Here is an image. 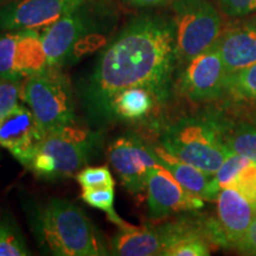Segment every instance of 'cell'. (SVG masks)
<instances>
[{
	"label": "cell",
	"mask_w": 256,
	"mask_h": 256,
	"mask_svg": "<svg viewBox=\"0 0 256 256\" xmlns=\"http://www.w3.org/2000/svg\"><path fill=\"white\" fill-rule=\"evenodd\" d=\"M178 66L176 26L171 14L144 12L130 19L98 56L80 87V98L90 121H110L112 100L124 89L142 87L156 102L170 98Z\"/></svg>",
	"instance_id": "6da1fadb"
},
{
	"label": "cell",
	"mask_w": 256,
	"mask_h": 256,
	"mask_svg": "<svg viewBox=\"0 0 256 256\" xmlns=\"http://www.w3.org/2000/svg\"><path fill=\"white\" fill-rule=\"evenodd\" d=\"M28 226L43 252L55 256H107L101 230L78 204L60 198L24 203Z\"/></svg>",
	"instance_id": "7a4b0ae2"
},
{
	"label": "cell",
	"mask_w": 256,
	"mask_h": 256,
	"mask_svg": "<svg viewBox=\"0 0 256 256\" xmlns=\"http://www.w3.org/2000/svg\"><path fill=\"white\" fill-rule=\"evenodd\" d=\"M119 22L113 0H84L42 32L48 66L62 68L107 43Z\"/></svg>",
	"instance_id": "3957f363"
},
{
	"label": "cell",
	"mask_w": 256,
	"mask_h": 256,
	"mask_svg": "<svg viewBox=\"0 0 256 256\" xmlns=\"http://www.w3.org/2000/svg\"><path fill=\"white\" fill-rule=\"evenodd\" d=\"M229 120L217 113L179 118L160 136L162 148L171 156L215 174L232 154L226 145Z\"/></svg>",
	"instance_id": "277c9868"
},
{
	"label": "cell",
	"mask_w": 256,
	"mask_h": 256,
	"mask_svg": "<svg viewBox=\"0 0 256 256\" xmlns=\"http://www.w3.org/2000/svg\"><path fill=\"white\" fill-rule=\"evenodd\" d=\"M100 133L74 124L46 134L37 146L28 168L38 178H69L87 165L100 144Z\"/></svg>",
	"instance_id": "5b68a950"
},
{
	"label": "cell",
	"mask_w": 256,
	"mask_h": 256,
	"mask_svg": "<svg viewBox=\"0 0 256 256\" xmlns=\"http://www.w3.org/2000/svg\"><path fill=\"white\" fill-rule=\"evenodd\" d=\"M22 101L34 113L46 136L75 124L72 84L60 68L48 66L25 78Z\"/></svg>",
	"instance_id": "8992f818"
},
{
	"label": "cell",
	"mask_w": 256,
	"mask_h": 256,
	"mask_svg": "<svg viewBox=\"0 0 256 256\" xmlns=\"http://www.w3.org/2000/svg\"><path fill=\"white\" fill-rule=\"evenodd\" d=\"M171 11L178 64L184 66L216 43L222 34V18L209 0H174Z\"/></svg>",
	"instance_id": "52a82bcc"
},
{
	"label": "cell",
	"mask_w": 256,
	"mask_h": 256,
	"mask_svg": "<svg viewBox=\"0 0 256 256\" xmlns=\"http://www.w3.org/2000/svg\"><path fill=\"white\" fill-rule=\"evenodd\" d=\"M183 66L179 75V90L190 101H214L226 94L229 72L217 42Z\"/></svg>",
	"instance_id": "ba28073f"
},
{
	"label": "cell",
	"mask_w": 256,
	"mask_h": 256,
	"mask_svg": "<svg viewBox=\"0 0 256 256\" xmlns=\"http://www.w3.org/2000/svg\"><path fill=\"white\" fill-rule=\"evenodd\" d=\"M48 66L38 30L0 32V78L24 81Z\"/></svg>",
	"instance_id": "9c48e42d"
},
{
	"label": "cell",
	"mask_w": 256,
	"mask_h": 256,
	"mask_svg": "<svg viewBox=\"0 0 256 256\" xmlns=\"http://www.w3.org/2000/svg\"><path fill=\"white\" fill-rule=\"evenodd\" d=\"M108 159L124 188L134 194L146 190L152 170L162 166L156 150L132 133L112 142L108 147Z\"/></svg>",
	"instance_id": "30bf717a"
},
{
	"label": "cell",
	"mask_w": 256,
	"mask_h": 256,
	"mask_svg": "<svg viewBox=\"0 0 256 256\" xmlns=\"http://www.w3.org/2000/svg\"><path fill=\"white\" fill-rule=\"evenodd\" d=\"M216 202L217 222L206 223L210 240L234 249L254 222L256 204L232 188H222Z\"/></svg>",
	"instance_id": "8fae6325"
},
{
	"label": "cell",
	"mask_w": 256,
	"mask_h": 256,
	"mask_svg": "<svg viewBox=\"0 0 256 256\" xmlns=\"http://www.w3.org/2000/svg\"><path fill=\"white\" fill-rule=\"evenodd\" d=\"M84 0H16L0 8V32L38 30L62 18Z\"/></svg>",
	"instance_id": "7c38bea8"
},
{
	"label": "cell",
	"mask_w": 256,
	"mask_h": 256,
	"mask_svg": "<svg viewBox=\"0 0 256 256\" xmlns=\"http://www.w3.org/2000/svg\"><path fill=\"white\" fill-rule=\"evenodd\" d=\"M146 190L147 209L151 220H162L204 206V200L185 190L164 166L152 170Z\"/></svg>",
	"instance_id": "4fadbf2b"
},
{
	"label": "cell",
	"mask_w": 256,
	"mask_h": 256,
	"mask_svg": "<svg viewBox=\"0 0 256 256\" xmlns=\"http://www.w3.org/2000/svg\"><path fill=\"white\" fill-rule=\"evenodd\" d=\"M44 136L46 133L28 106L19 104L0 120V146L8 150L24 168L30 164Z\"/></svg>",
	"instance_id": "5bb4252c"
},
{
	"label": "cell",
	"mask_w": 256,
	"mask_h": 256,
	"mask_svg": "<svg viewBox=\"0 0 256 256\" xmlns=\"http://www.w3.org/2000/svg\"><path fill=\"white\" fill-rule=\"evenodd\" d=\"M217 46L229 74L256 63V14L222 32Z\"/></svg>",
	"instance_id": "9a60e30c"
},
{
	"label": "cell",
	"mask_w": 256,
	"mask_h": 256,
	"mask_svg": "<svg viewBox=\"0 0 256 256\" xmlns=\"http://www.w3.org/2000/svg\"><path fill=\"white\" fill-rule=\"evenodd\" d=\"M164 248L160 256H208L211 240L206 224L196 226L188 220H176L162 226Z\"/></svg>",
	"instance_id": "2e32d148"
},
{
	"label": "cell",
	"mask_w": 256,
	"mask_h": 256,
	"mask_svg": "<svg viewBox=\"0 0 256 256\" xmlns=\"http://www.w3.org/2000/svg\"><path fill=\"white\" fill-rule=\"evenodd\" d=\"M156 153L160 165L164 166L185 190L203 200H217L222 188L215 174L182 162L162 148L156 150Z\"/></svg>",
	"instance_id": "e0dca14e"
},
{
	"label": "cell",
	"mask_w": 256,
	"mask_h": 256,
	"mask_svg": "<svg viewBox=\"0 0 256 256\" xmlns=\"http://www.w3.org/2000/svg\"><path fill=\"white\" fill-rule=\"evenodd\" d=\"M164 248L162 226H134L127 224L110 241V255L153 256L160 255Z\"/></svg>",
	"instance_id": "ac0fdd59"
},
{
	"label": "cell",
	"mask_w": 256,
	"mask_h": 256,
	"mask_svg": "<svg viewBox=\"0 0 256 256\" xmlns=\"http://www.w3.org/2000/svg\"><path fill=\"white\" fill-rule=\"evenodd\" d=\"M220 188L238 190L256 204V164L244 156L232 153L215 174Z\"/></svg>",
	"instance_id": "d6986e66"
},
{
	"label": "cell",
	"mask_w": 256,
	"mask_h": 256,
	"mask_svg": "<svg viewBox=\"0 0 256 256\" xmlns=\"http://www.w3.org/2000/svg\"><path fill=\"white\" fill-rule=\"evenodd\" d=\"M154 104V98L146 88L124 89L112 100L110 120H140L151 112Z\"/></svg>",
	"instance_id": "ffe728a7"
},
{
	"label": "cell",
	"mask_w": 256,
	"mask_h": 256,
	"mask_svg": "<svg viewBox=\"0 0 256 256\" xmlns=\"http://www.w3.org/2000/svg\"><path fill=\"white\" fill-rule=\"evenodd\" d=\"M31 255L17 220L8 211H0V256Z\"/></svg>",
	"instance_id": "44dd1931"
},
{
	"label": "cell",
	"mask_w": 256,
	"mask_h": 256,
	"mask_svg": "<svg viewBox=\"0 0 256 256\" xmlns=\"http://www.w3.org/2000/svg\"><path fill=\"white\" fill-rule=\"evenodd\" d=\"M226 145L232 153L244 156L256 164V124L229 121Z\"/></svg>",
	"instance_id": "7402d4cb"
},
{
	"label": "cell",
	"mask_w": 256,
	"mask_h": 256,
	"mask_svg": "<svg viewBox=\"0 0 256 256\" xmlns=\"http://www.w3.org/2000/svg\"><path fill=\"white\" fill-rule=\"evenodd\" d=\"M226 94L235 100L256 104V63L229 74Z\"/></svg>",
	"instance_id": "603a6c76"
},
{
	"label": "cell",
	"mask_w": 256,
	"mask_h": 256,
	"mask_svg": "<svg viewBox=\"0 0 256 256\" xmlns=\"http://www.w3.org/2000/svg\"><path fill=\"white\" fill-rule=\"evenodd\" d=\"M82 200L86 204L95 209L102 210L106 212L108 220L112 223L116 224L119 228H124L127 226V222L118 215L114 208V188H82L81 194Z\"/></svg>",
	"instance_id": "cb8c5ba5"
},
{
	"label": "cell",
	"mask_w": 256,
	"mask_h": 256,
	"mask_svg": "<svg viewBox=\"0 0 256 256\" xmlns=\"http://www.w3.org/2000/svg\"><path fill=\"white\" fill-rule=\"evenodd\" d=\"M23 81L0 78V120L11 113L22 100Z\"/></svg>",
	"instance_id": "d4e9b609"
},
{
	"label": "cell",
	"mask_w": 256,
	"mask_h": 256,
	"mask_svg": "<svg viewBox=\"0 0 256 256\" xmlns=\"http://www.w3.org/2000/svg\"><path fill=\"white\" fill-rule=\"evenodd\" d=\"M78 184L82 188H114L115 182L107 166L100 168H86L76 174Z\"/></svg>",
	"instance_id": "484cf974"
},
{
	"label": "cell",
	"mask_w": 256,
	"mask_h": 256,
	"mask_svg": "<svg viewBox=\"0 0 256 256\" xmlns=\"http://www.w3.org/2000/svg\"><path fill=\"white\" fill-rule=\"evenodd\" d=\"M224 14L232 18H241L256 12V0H216Z\"/></svg>",
	"instance_id": "4316f807"
},
{
	"label": "cell",
	"mask_w": 256,
	"mask_h": 256,
	"mask_svg": "<svg viewBox=\"0 0 256 256\" xmlns=\"http://www.w3.org/2000/svg\"><path fill=\"white\" fill-rule=\"evenodd\" d=\"M235 250H238L240 254L256 256V220L252 223L247 232L243 235V238L236 243L234 247Z\"/></svg>",
	"instance_id": "83f0119b"
},
{
	"label": "cell",
	"mask_w": 256,
	"mask_h": 256,
	"mask_svg": "<svg viewBox=\"0 0 256 256\" xmlns=\"http://www.w3.org/2000/svg\"><path fill=\"white\" fill-rule=\"evenodd\" d=\"M124 4L136 8H153L159 6L171 5L174 0H122Z\"/></svg>",
	"instance_id": "f1b7e54d"
},
{
	"label": "cell",
	"mask_w": 256,
	"mask_h": 256,
	"mask_svg": "<svg viewBox=\"0 0 256 256\" xmlns=\"http://www.w3.org/2000/svg\"><path fill=\"white\" fill-rule=\"evenodd\" d=\"M252 121H254V124H256V113L252 115Z\"/></svg>",
	"instance_id": "f546056e"
},
{
	"label": "cell",
	"mask_w": 256,
	"mask_h": 256,
	"mask_svg": "<svg viewBox=\"0 0 256 256\" xmlns=\"http://www.w3.org/2000/svg\"><path fill=\"white\" fill-rule=\"evenodd\" d=\"M255 220H256V212H255Z\"/></svg>",
	"instance_id": "4dcf8cb0"
}]
</instances>
